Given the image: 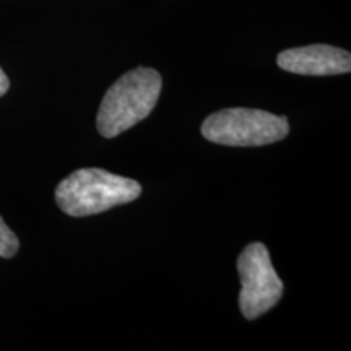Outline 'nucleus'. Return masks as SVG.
<instances>
[{
  "label": "nucleus",
  "mask_w": 351,
  "mask_h": 351,
  "mask_svg": "<svg viewBox=\"0 0 351 351\" xmlns=\"http://www.w3.org/2000/svg\"><path fill=\"white\" fill-rule=\"evenodd\" d=\"M163 80L155 69L137 67L127 72L106 91L96 117L104 138H114L147 119L160 98Z\"/></svg>",
  "instance_id": "obj_1"
},
{
  "label": "nucleus",
  "mask_w": 351,
  "mask_h": 351,
  "mask_svg": "<svg viewBox=\"0 0 351 351\" xmlns=\"http://www.w3.org/2000/svg\"><path fill=\"white\" fill-rule=\"evenodd\" d=\"M142 194V186L134 179L99 168L78 169L56 187V202L70 217L82 218L108 212L130 204Z\"/></svg>",
  "instance_id": "obj_2"
},
{
  "label": "nucleus",
  "mask_w": 351,
  "mask_h": 351,
  "mask_svg": "<svg viewBox=\"0 0 351 351\" xmlns=\"http://www.w3.org/2000/svg\"><path fill=\"white\" fill-rule=\"evenodd\" d=\"M208 142L226 147H263L282 142L289 132L288 117L262 109L230 108L210 114L200 127Z\"/></svg>",
  "instance_id": "obj_3"
},
{
  "label": "nucleus",
  "mask_w": 351,
  "mask_h": 351,
  "mask_svg": "<svg viewBox=\"0 0 351 351\" xmlns=\"http://www.w3.org/2000/svg\"><path fill=\"white\" fill-rule=\"evenodd\" d=\"M241 278L239 309L245 319L254 320L278 304L283 282L276 275L270 252L262 243H252L238 257Z\"/></svg>",
  "instance_id": "obj_4"
},
{
  "label": "nucleus",
  "mask_w": 351,
  "mask_h": 351,
  "mask_svg": "<svg viewBox=\"0 0 351 351\" xmlns=\"http://www.w3.org/2000/svg\"><path fill=\"white\" fill-rule=\"evenodd\" d=\"M276 64L280 69L296 75H343L351 70V54L328 44H313L280 52Z\"/></svg>",
  "instance_id": "obj_5"
},
{
  "label": "nucleus",
  "mask_w": 351,
  "mask_h": 351,
  "mask_svg": "<svg viewBox=\"0 0 351 351\" xmlns=\"http://www.w3.org/2000/svg\"><path fill=\"white\" fill-rule=\"evenodd\" d=\"M20 249V241L10 228L5 225L3 218L0 217V257L12 258L16 256Z\"/></svg>",
  "instance_id": "obj_6"
},
{
  "label": "nucleus",
  "mask_w": 351,
  "mask_h": 351,
  "mask_svg": "<svg viewBox=\"0 0 351 351\" xmlns=\"http://www.w3.org/2000/svg\"><path fill=\"white\" fill-rule=\"evenodd\" d=\"M8 88H10V80H8L5 72H3L2 67H0V96L5 95L8 91Z\"/></svg>",
  "instance_id": "obj_7"
}]
</instances>
